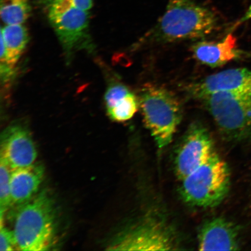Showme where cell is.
I'll list each match as a JSON object with an SVG mask.
<instances>
[{"label":"cell","mask_w":251,"mask_h":251,"mask_svg":"<svg viewBox=\"0 0 251 251\" xmlns=\"http://www.w3.org/2000/svg\"><path fill=\"white\" fill-rule=\"evenodd\" d=\"M50 23L66 53L85 46L89 42V12L75 7L67 0H51L44 4Z\"/></svg>","instance_id":"obj_6"},{"label":"cell","mask_w":251,"mask_h":251,"mask_svg":"<svg viewBox=\"0 0 251 251\" xmlns=\"http://www.w3.org/2000/svg\"><path fill=\"white\" fill-rule=\"evenodd\" d=\"M176 234L161 219L148 218L125 231L111 246V250H177Z\"/></svg>","instance_id":"obj_7"},{"label":"cell","mask_w":251,"mask_h":251,"mask_svg":"<svg viewBox=\"0 0 251 251\" xmlns=\"http://www.w3.org/2000/svg\"><path fill=\"white\" fill-rule=\"evenodd\" d=\"M187 90L191 96L199 100L216 93L250 92L251 70L235 68L222 71L190 84Z\"/></svg>","instance_id":"obj_9"},{"label":"cell","mask_w":251,"mask_h":251,"mask_svg":"<svg viewBox=\"0 0 251 251\" xmlns=\"http://www.w3.org/2000/svg\"><path fill=\"white\" fill-rule=\"evenodd\" d=\"M12 169L4 159H0V205L4 212L12 203L11 196V174Z\"/></svg>","instance_id":"obj_17"},{"label":"cell","mask_w":251,"mask_h":251,"mask_svg":"<svg viewBox=\"0 0 251 251\" xmlns=\"http://www.w3.org/2000/svg\"><path fill=\"white\" fill-rule=\"evenodd\" d=\"M17 250L43 251L55 243V211L46 191L22 204L16 216L13 230Z\"/></svg>","instance_id":"obj_2"},{"label":"cell","mask_w":251,"mask_h":251,"mask_svg":"<svg viewBox=\"0 0 251 251\" xmlns=\"http://www.w3.org/2000/svg\"><path fill=\"white\" fill-rule=\"evenodd\" d=\"M194 57L202 64L212 68L222 67L241 55L237 39L230 33L219 42L200 41L191 47Z\"/></svg>","instance_id":"obj_12"},{"label":"cell","mask_w":251,"mask_h":251,"mask_svg":"<svg viewBox=\"0 0 251 251\" xmlns=\"http://www.w3.org/2000/svg\"><path fill=\"white\" fill-rule=\"evenodd\" d=\"M180 180V194L185 202L199 208H212L227 196L230 172L226 163L216 153Z\"/></svg>","instance_id":"obj_4"},{"label":"cell","mask_w":251,"mask_h":251,"mask_svg":"<svg viewBox=\"0 0 251 251\" xmlns=\"http://www.w3.org/2000/svg\"><path fill=\"white\" fill-rule=\"evenodd\" d=\"M218 27L214 12L194 0H169L161 18L144 42L172 43L197 40L209 35Z\"/></svg>","instance_id":"obj_1"},{"label":"cell","mask_w":251,"mask_h":251,"mask_svg":"<svg viewBox=\"0 0 251 251\" xmlns=\"http://www.w3.org/2000/svg\"><path fill=\"white\" fill-rule=\"evenodd\" d=\"M29 41L27 30L23 24L6 25L1 31V65L14 68Z\"/></svg>","instance_id":"obj_14"},{"label":"cell","mask_w":251,"mask_h":251,"mask_svg":"<svg viewBox=\"0 0 251 251\" xmlns=\"http://www.w3.org/2000/svg\"><path fill=\"white\" fill-rule=\"evenodd\" d=\"M139 100L146 126L158 148H165L172 142L181 121V102L170 90L151 84L141 89Z\"/></svg>","instance_id":"obj_3"},{"label":"cell","mask_w":251,"mask_h":251,"mask_svg":"<svg viewBox=\"0 0 251 251\" xmlns=\"http://www.w3.org/2000/svg\"><path fill=\"white\" fill-rule=\"evenodd\" d=\"M30 12L29 0H0V14L6 25L23 24Z\"/></svg>","instance_id":"obj_15"},{"label":"cell","mask_w":251,"mask_h":251,"mask_svg":"<svg viewBox=\"0 0 251 251\" xmlns=\"http://www.w3.org/2000/svg\"><path fill=\"white\" fill-rule=\"evenodd\" d=\"M198 239L201 251H235L239 247L237 227L224 218L206 221L200 228Z\"/></svg>","instance_id":"obj_11"},{"label":"cell","mask_w":251,"mask_h":251,"mask_svg":"<svg viewBox=\"0 0 251 251\" xmlns=\"http://www.w3.org/2000/svg\"><path fill=\"white\" fill-rule=\"evenodd\" d=\"M44 168L39 164L12 169L11 196L12 203L22 205L37 193L44 177Z\"/></svg>","instance_id":"obj_13"},{"label":"cell","mask_w":251,"mask_h":251,"mask_svg":"<svg viewBox=\"0 0 251 251\" xmlns=\"http://www.w3.org/2000/svg\"><path fill=\"white\" fill-rule=\"evenodd\" d=\"M17 248L13 231L1 225L0 230V251H11Z\"/></svg>","instance_id":"obj_19"},{"label":"cell","mask_w":251,"mask_h":251,"mask_svg":"<svg viewBox=\"0 0 251 251\" xmlns=\"http://www.w3.org/2000/svg\"><path fill=\"white\" fill-rule=\"evenodd\" d=\"M130 93V90L124 84H112L108 87L105 94V102L107 110L114 107L118 102Z\"/></svg>","instance_id":"obj_18"},{"label":"cell","mask_w":251,"mask_h":251,"mask_svg":"<svg viewBox=\"0 0 251 251\" xmlns=\"http://www.w3.org/2000/svg\"><path fill=\"white\" fill-rule=\"evenodd\" d=\"M199 100L226 139L251 140V92L216 93Z\"/></svg>","instance_id":"obj_5"},{"label":"cell","mask_w":251,"mask_h":251,"mask_svg":"<svg viewBox=\"0 0 251 251\" xmlns=\"http://www.w3.org/2000/svg\"><path fill=\"white\" fill-rule=\"evenodd\" d=\"M40 1L43 4H45L51 0H40ZM67 1L71 2L75 7L88 11H89L93 5V0H67Z\"/></svg>","instance_id":"obj_20"},{"label":"cell","mask_w":251,"mask_h":251,"mask_svg":"<svg viewBox=\"0 0 251 251\" xmlns=\"http://www.w3.org/2000/svg\"><path fill=\"white\" fill-rule=\"evenodd\" d=\"M251 20V5L249 9H248L247 11L246 12V14H244L243 17L240 19L239 22H238V24H242L244 23V22L249 21Z\"/></svg>","instance_id":"obj_21"},{"label":"cell","mask_w":251,"mask_h":251,"mask_svg":"<svg viewBox=\"0 0 251 251\" xmlns=\"http://www.w3.org/2000/svg\"><path fill=\"white\" fill-rule=\"evenodd\" d=\"M216 153L208 129L200 122L191 124L176 153L175 171L178 179L196 170Z\"/></svg>","instance_id":"obj_8"},{"label":"cell","mask_w":251,"mask_h":251,"mask_svg":"<svg viewBox=\"0 0 251 251\" xmlns=\"http://www.w3.org/2000/svg\"><path fill=\"white\" fill-rule=\"evenodd\" d=\"M139 106V100L131 92L118 102L114 107L108 109V114L113 121H127L133 117Z\"/></svg>","instance_id":"obj_16"},{"label":"cell","mask_w":251,"mask_h":251,"mask_svg":"<svg viewBox=\"0 0 251 251\" xmlns=\"http://www.w3.org/2000/svg\"><path fill=\"white\" fill-rule=\"evenodd\" d=\"M37 151L30 134L22 126L13 125L1 136V157L12 169L34 164Z\"/></svg>","instance_id":"obj_10"}]
</instances>
